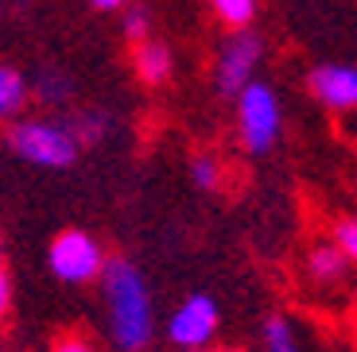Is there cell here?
<instances>
[{"instance_id":"obj_6","label":"cell","mask_w":357,"mask_h":352,"mask_svg":"<svg viewBox=\"0 0 357 352\" xmlns=\"http://www.w3.org/2000/svg\"><path fill=\"white\" fill-rule=\"evenodd\" d=\"M260 54H264V43L252 31H237V35L225 39V47L218 51V66H214V86L222 97H237L249 86L260 66Z\"/></svg>"},{"instance_id":"obj_14","label":"cell","mask_w":357,"mask_h":352,"mask_svg":"<svg viewBox=\"0 0 357 352\" xmlns=\"http://www.w3.org/2000/svg\"><path fill=\"white\" fill-rule=\"evenodd\" d=\"M210 8H214V16L222 19L225 27L245 31V27L252 24V16H257V0H210Z\"/></svg>"},{"instance_id":"obj_1","label":"cell","mask_w":357,"mask_h":352,"mask_svg":"<svg viewBox=\"0 0 357 352\" xmlns=\"http://www.w3.org/2000/svg\"><path fill=\"white\" fill-rule=\"evenodd\" d=\"M101 306H105V333L116 352H144L155 337V298L144 271L125 259L109 255L98 275Z\"/></svg>"},{"instance_id":"obj_16","label":"cell","mask_w":357,"mask_h":352,"mask_svg":"<svg viewBox=\"0 0 357 352\" xmlns=\"http://www.w3.org/2000/svg\"><path fill=\"white\" fill-rule=\"evenodd\" d=\"M331 240H334V248H338V252L349 259V267H357V213H349V217H338V221H334Z\"/></svg>"},{"instance_id":"obj_8","label":"cell","mask_w":357,"mask_h":352,"mask_svg":"<svg viewBox=\"0 0 357 352\" xmlns=\"http://www.w3.org/2000/svg\"><path fill=\"white\" fill-rule=\"evenodd\" d=\"M132 70L144 86H163V81L175 74V58H171V47L160 39H144L132 47Z\"/></svg>"},{"instance_id":"obj_10","label":"cell","mask_w":357,"mask_h":352,"mask_svg":"<svg viewBox=\"0 0 357 352\" xmlns=\"http://www.w3.org/2000/svg\"><path fill=\"white\" fill-rule=\"evenodd\" d=\"M31 101V81L16 66H0V124L20 120L24 105Z\"/></svg>"},{"instance_id":"obj_11","label":"cell","mask_w":357,"mask_h":352,"mask_svg":"<svg viewBox=\"0 0 357 352\" xmlns=\"http://www.w3.org/2000/svg\"><path fill=\"white\" fill-rule=\"evenodd\" d=\"M66 128L74 132V140H78V147H93V143H101L109 132H113V116L105 113V109H78V113L66 120Z\"/></svg>"},{"instance_id":"obj_20","label":"cell","mask_w":357,"mask_h":352,"mask_svg":"<svg viewBox=\"0 0 357 352\" xmlns=\"http://www.w3.org/2000/svg\"><path fill=\"white\" fill-rule=\"evenodd\" d=\"M93 8H101V12H113V8H125L128 0H89Z\"/></svg>"},{"instance_id":"obj_3","label":"cell","mask_w":357,"mask_h":352,"mask_svg":"<svg viewBox=\"0 0 357 352\" xmlns=\"http://www.w3.org/2000/svg\"><path fill=\"white\" fill-rule=\"evenodd\" d=\"M233 101H237V140H241V147L249 155H268L280 140V128H284L276 89L264 86V81H249Z\"/></svg>"},{"instance_id":"obj_5","label":"cell","mask_w":357,"mask_h":352,"mask_svg":"<svg viewBox=\"0 0 357 352\" xmlns=\"http://www.w3.org/2000/svg\"><path fill=\"white\" fill-rule=\"evenodd\" d=\"M218 329H222V310H218L214 294H187L167 317V341L178 352L210 349Z\"/></svg>"},{"instance_id":"obj_21","label":"cell","mask_w":357,"mask_h":352,"mask_svg":"<svg viewBox=\"0 0 357 352\" xmlns=\"http://www.w3.org/2000/svg\"><path fill=\"white\" fill-rule=\"evenodd\" d=\"M190 352H237V349H190Z\"/></svg>"},{"instance_id":"obj_4","label":"cell","mask_w":357,"mask_h":352,"mask_svg":"<svg viewBox=\"0 0 357 352\" xmlns=\"http://www.w3.org/2000/svg\"><path fill=\"white\" fill-rule=\"evenodd\" d=\"M109 252L101 248V240L86 229H63L47 248V267L59 282L66 287H86L98 282L101 267H105Z\"/></svg>"},{"instance_id":"obj_19","label":"cell","mask_w":357,"mask_h":352,"mask_svg":"<svg viewBox=\"0 0 357 352\" xmlns=\"http://www.w3.org/2000/svg\"><path fill=\"white\" fill-rule=\"evenodd\" d=\"M51 352H98V344L89 341V337H82V333H66V337H59V341L51 344Z\"/></svg>"},{"instance_id":"obj_18","label":"cell","mask_w":357,"mask_h":352,"mask_svg":"<svg viewBox=\"0 0 357 352\" xmlns=\"http://www.w3.org/2000/svg\"><path fill=\"white\" fill-rule=\"evenodd\" d=\"M12 302H16V282H12V271L0 264V321L12 314Z\"/></svg>"},{"instance_id":"obj_22","label":"cell","mask_w":357,"mask_h":352,"mask_svg":"<svg viewBox=\"0 0 357 352\" xmlns=\"http://www.w3.org/2000/svg\"><path fill=\"white\" fill-rule=\"evenodd\" d=\"M0 255H4V237H0Z\"/></svg>"},{"instance_id":"obj_2","label":"cell","mask_w":357,"mask_h":352,"mask_svg":"<svg viewBox=\"0 0 357 352\" xmlns=\"http://www.w3.org/2000/svg\"><path fill=\"white\" fill-rule=\"evenodd\" d=\"M8 147L16 159L43 170H66L78 159V140L66 128V120L54 116H20L8 128Z\"/></svg>"},{"instance_id":"obj_12","label":"cell","mask_w":357,"mask_h":352,"mask_svg":"<svg viewBox=\"0 0 357 352\" xmlns=\"http://www.w3.org/2000/svg\"><path fill=\"white\" fill-rule=\"evenodd\" d=\"M31 81V97L36 101H43V105H51V109H63V105H70V97H74V81L66 78L63 70H39L36 78H27Z\"/></svg>"},{"instance_id":"obj_13","label":"cell","mask_w":357,"mask_h":352,"mask_svg":"<svg viewBox=\"0 0 357 352\" xmlns=\"http://www.w3.org/2000/svg\"><path fill=\"white\" fill-rule=\"evenodd\" d=\"M260 341H264V352H303L299 333H295V326L287 321L284 314L264 317V326H260Z\"/></svg>"},{"instance_id":"obj_17","label":"cell","mask_w":357,"mask_h":352,"mask_svg":"<svg viewBox=\"0 0 357 352\" xmlns=\"http://www.w3.org/2000/svg\"><path fill=\"white\" fill-rule=\"evenodd\" d=\"M148 31H152V19H148V12L144 8H132V12H125V39L128 43H144L148 39Z\"/></svg>"},{"instance_id":"obj_7","label":"cell","mask_w":357,"mask_h":352,"mask_svg":"<svg viewBox=\"0 0 357 352\" xmlns=\"http://www.w3.org/2000/svg\"><path fill=\"white\" fill-rule=\"evenodd\" d=\"M311 97L319 101L322 109H331V113H349L357 109V70L354 66H314L311 78Z\"/></svg>"},{"instance_id":"obj_15","label":"cell","mask_w":357,"mask_h":352,"mask_svg":"<svg viewBox=\"0 0 357 352\" xmlns=\"http://www.w3.org/2000/svg\"><path fill=\"white\" fill-rule=\"evenodd\" d=\"M190 182H195L198 190H206V194L222 190V182H225L222 163H218L214 155H195V159H190Z\"/></svg>"},{"instance_id":"obj_9","label":"cell","mask_w":357,"mask_h":352,"mask_svg":"<svg viewBox=\"0 0 357 352\" xmlns=\"http://www.w3.org/2000/svg\"><path fill=\"white\" fill-rule=\"evenodd\" d=\"M307 275H311L319 287H342L349 275V259L334 248V240H319V244H311V252H307Z\"/></svg>"}]
</instances>
